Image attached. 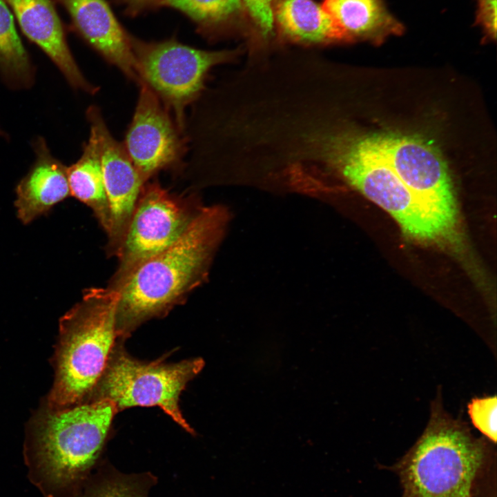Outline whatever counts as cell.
Returning a JSON list of instances; mask_svg holds the SVG:
<instances>
[{"label":"cell","instance_id":"1","mask_svg":"<svg viewBox=\"0 0 497 497\" xmlns=\"http://www.w3.org/2000/svg\"><path fill=\"white\" fill-rule=\"evenodd\" d=\"M228 221L224 206H203L175 243L130 275L117 291L119 337L126 336L148 319L166 314L206 280Z\"/></svg>","mask_w":497,"mask_h":497},{"label":"cell","instance_id":"2","mask_svg":"<svg viewBox=\"0 0 497 497\" xmlns=\"http://www.w3.org/2000/svg\"><path fill=\"white\" fill-rule=\"evenodd\" d=\"M495 455L491 441L445 411L438 392L423 433L387 468L399 478L400 497H476Z\"/></svg>","mask_w":497,"mask_h":497},{"label":"cell","instance_id":"3","mask_svg":"<svg viewBox=\"0 0 497 497\" xmlns=\"http://www.w3.org/2000/svg\"><path fill=\"white\" fill-rule=\"evenodd\" d=\"M117 412L107 399L51 409L35 419L27 451L32 480L48 497H74L98 463Z\"/></svg>","mask_w":497,"mask_h":497},{"label":"cell","instance_id":"4","mask_svg":"<svg viewBox=\"0 0 497 497\" xmlns=\"http://www.w3.org/2000/svg\"><path fill=\"white\" fill-rule=\"evenodd\" d=\"M118 298L108 287L86 289L81 300L61 318L49 408L71 407L93 393L119 337Z\"/></svg>","mask_w":497,"mask_h":497},{"label":"cell","instance_id":"5","mask_svg":"<svg viewBox=\"0 0 497 497\" xmlns=\"http://www.w3.org/2000/svg\"><path fill=\"white\" fill-rule=\"evenodd\" d=\"M339 182L358 190L387 211L411 237L433 241L449 235L358 128L346 137L335 155L327 193Z\"/></svg>","mask_w":497,"mask_h":497},{"label":"cell","instance_id":"6","mask_svg":"<svg viewBox=\"0 0 497 497\" xmlns=\"http://www.w3.org/2000/svg\"><path fill=\"white\" fill-rule=\"evenodd\" d=\"M130 42L141 83L157 95L183 132L186 110L204 92L211 70L237 61L242 52L201 50L175 39L147 42L130 36Z\"/></svg>","mask_w":497,"mask_h":497},{"label":"cell","instance_id":"7","mask_svg":"<svg viewBox=\"0 0 497 497\" xmlns=\"http://www.w3.org/2000/svg\"><path fill=\"white\" fill-rule=\"evenodd\" d=\"M204 366L202 358L177 363H165L162 360L142 362L115 347L93 391L94 399L109 400L117 411L135 406H157L193 434L194 430L179 409V398L187 383Z\"/></svg>","mask_w":497,"mask_h":497},{"label":"cell","instance_id":"8","mask_svg":"<svg viewBox=\"0 0 497 497\" xmlns=\"http://www.w3.org/2000/svg\"><path fill=\"white\" fill-rule=\"evenodd\" d=\"M203 206L194 195L169 192L157 181L142 189L108 288L117 291L142 263L175 243Z\"/></svg>","mask_w":497,"mask_h":497},{"label":"cell","instance_id":"9","mask_svg":"<svg viewBox=\"0 0 497 497\" xmlns=\"http://www.w3.org/2000/svg\"><path fill=\"white\" fill-rule=\"evenodd\" d=\"M407 187L449 235L457 222V205L447 165L426 142L395 134H366Z\"/></svg>","mask_w":497,"mask_h":497},{"label":"cell","instance_id":"10","mask_svg":"<svg viewBox=\"0 0 497 497\" xmlns=\"http://www.w3.org/2000/svg\"><path fill=\"white\" fill-rule=\"evenodd\" d=\"M122 143L144 183L162 170L181 173L187 139L174 117L144 83Z\"/></svg>","mask_w":497,"mask_h":497},{"label":"cell","instance_id":"11","mask_svg":"<svg viewBox=\"0 0 497 497\" xmlns=\"http://www.w3.org/2000/svg\"><path fill=\"white\" fill-rule=\"evenodd\" d=\"M98 135L101 166L110 212L107 254H117L124 240L138 198L145 184L122 143L113 136L100 108L90 106L86 113Z\"/></svg>","mask_w":497,"mask_h":497},{"label":"cell","instance_id":"12","mask_svg":"<svg viewBox=\"0 0 497 497\" xmlns=\"http://www.w3.org/2000/svg\"><path fill=\"white\" fill-rule=\"evenodd\" d=\"M69 12L82 37L108 63L137 86L141 83L130 35L105 0H59Z\"/></svg>","mask_w":497,"mask_h":497},{"label":"cell","instance_id":"13","mask_svg":"<svg viewBox=\"0 0 497 497\" xmlns=\"http://www.w3.org/2000/svg\"><path fill=\"white\" fill-rule=\"evenodd\" d=\"M24 35L54 62L76 90L95 95L99 88L82 74L68 48L64 28L51 0H5Z\"/></svg>","mask_w":497,"mask_h":497},{"label":"cell","instance_id":"14","mask_svg":"<svg viewBox=\"0 0 497 497\" xmlns=\"http://www.w3.org/2000/svg\"><path fill=\"white\" fill-rule=\"evenodd\" d=\"M35 161L16 187L18 219L28 224L70 195L67 166L55 157L43 137L33 143Z\"/></svg>","mask_w":497,"mask_h":497},{"label":"cell","instance_id":"15","mask_svg":"<svg viewBox=\"0 0 497 497\" xmlns=\"http://www.w3.org/2000/svg\"><path fill=\"white\" fill-rule=\"evenodd\" d=\"M323 9L339 30L343 41H381L403 32L404 26L382 0H324Z\"/></svg>","mask_w":497,"mask_h":497},{"label":"cell","instance_id":"16","mask_svg":"<svg viewBox=\"0 0 497 497\" xmlns=\"http://www.w3.org/2000/svg\"><path fill=\"white\" fill-rule=\"evenodd\" d=\"M273 17L289 40L306 45L343 41L331 17L312 0H278Z\"/></svg>","mask_w":497,"mask_h":497},{"label":"cell","instance_id":"17","mask_svg":"<svg viewBox=\"0 0 497 497\" xmlns=\"http://www.w3.org/2000/svg\"><path fill=\"white\" fill-rule=\"evenodd\" d=\"M70 195L87 205L93 211L101 226L107 233L110 212L101 166L99 141L95 129L90 126V135L83 144L78 160L67 166Z\"/></svg>","mask_w":497,"mask_h":497},{"label":"cell","instance_id":"18","mask_svg":"<svg viewBox=\"0 0 497 497\" xmlns=\"http://www.w3.org/2000/svg\"><path fill=\"white\" fill-rule=\"evenodd\" d=\"M157 483L150 471L126 474L101 460L74 497H148Z\"/></svg>","mask_w":497,"mask_h":497},{"label":"cell","instance_id":"19","mask_svg":"<svg viewBox=\"0 0 497 497\" xmlns=\"http://www.w3.org/2000/svg\"><path fill=\"white\" fill-rule=\"evenodd\" d=\"M8 5L0 0V74L11 88H28L35 70L15 28Z\"/></svg>","mask_w":497,"mask_h":497},{"label":"cell","instance_id":"20","mask_svg":"<svg viewBox=\"0 0 497 497\" xmlns=\"http://www.w3.org/2000/svg\"><path fill=\"white\" fill-rule=\"evenodd\" d=\"M159 4L182 11L204 27L223 23L242 8L241 0H160Z\"/></svg>","mask_w":497,"mask_h":497},{"label":"cell","instance_id":"21","mask_svg":"<svg viewBox=\"0 0 497 497\" xmlns=\"http://www.w3.org/2000/svg\"><path fill=\"white\" fill-rule=\"evenodd\" d=\"M474 426L492 443L496 442V396L473 398L467 406Z\"/></svg>","mask_w":497,"mask_h":497},{"label":"cell","instance_id":"22","mask_svg":"<svg viewBox=\"0 0 497 497\" xmlns=\"http://www.w3.org/2000/svg\"><path fill=\"white\" fill-rule=\"evenodd\" d=\"M243 1L262 35L264 37L269 35L273 28L275 0H243Z\"/></svg>","mask_w":497,"mask_h":497},{"label":"cell","instance_id":"23","mask_svg":"<svg viewBox=\"0 0 497 497\" xmlns=\"http://www.w3.org/2000/svg\"><path fill=\"white\" fill-rule=\"evenodd\" d=\"M477 9L476 23L483 28L485 33L492 39L496 35V2L497 0H476Z\"/></svg>","mask_w":497,"mask_h":497},{"label":"cell","instance_id":"24","mask_svg":"<svg viewBox=\"0 0 497 497\" xmlns=\"http://www.w3.org/2000/svg\"><path fill=\"white\" fill-rule=\"evenodd\" d=\"M117 1L125 6L128 12L136 14L155 3L159 4L160 0H117Z\"/></svg>","mask_w":497,"mask_h":497},{"label":"cell","instance_id":"25","mask_svg":"<svg viewBox=\"0 0 497 497\" xmlns=\"http://www.w3.org/2000/svg\"><path fill=\"white\" fill-rule=\"evenodd\" d=\"M0 136H5L4 132L0 128Z\"/></svg>","mask_w":497,"mask_h":497}]
</instances>
